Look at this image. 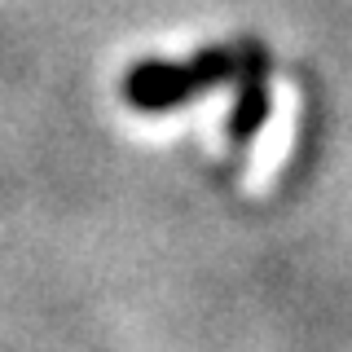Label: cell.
Returning <instances> with one entry per match:
<instances>
[{"mask_svg":"<svg viewBox=\"0 0 352 352\" xmlns=\"http://www.w3.org/2000/svg\"><path fill=\"white\" fill-rule=\"evenodd\" d=\"M251 40V36H247ZM247 40L234 44H212V49H198L190 58H146L132 62L119 93L137 115H168L198 102L212 88H225L238 80L242 58H247Z\"/></svg>","mask_w":352,"mask_h":352,"instance_id":"cell-1","label":"cell"},{"mask_svg":"<svg viewBox=\"0 0 352 352\" xmlns=\"http://www.w3.org/2000/svg\"><path fill=\"white\" fill-rule=\"evenodd\" d=\"M269 49L260 40H247V58H242V71L234 80V110L225 119V132H229V146L234 150H247L251 141L260 137V128L269 124V110H273V97H269Z\"/></svg>","mask_w":352,"mask_h":352,"instance_id":"cell-2","label":"cell"}]
</instances>
